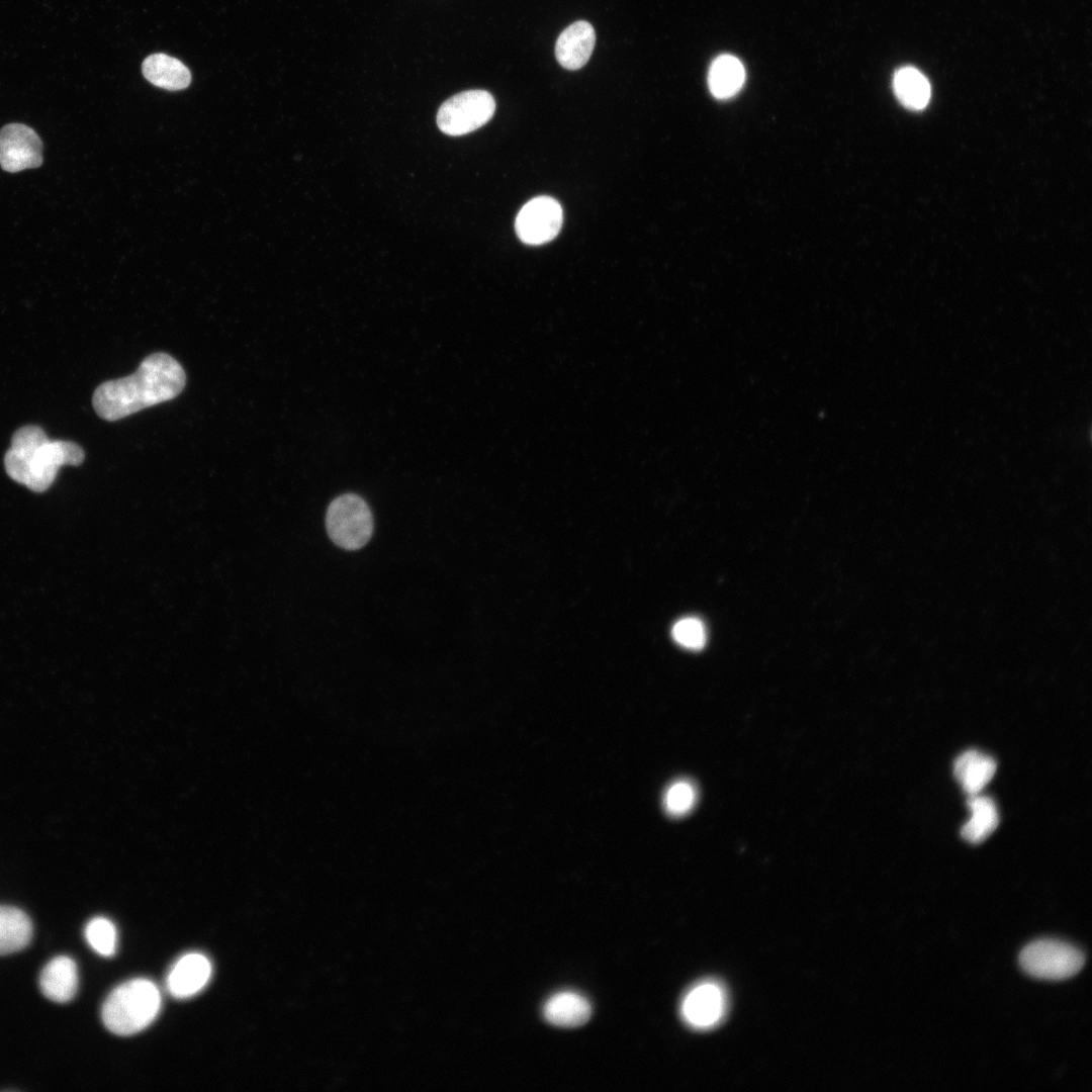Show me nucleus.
Wrapping results in <instances>:
<instances>
[{"mask_svg":"<svg viewBox=\"0 0 1092 1092\" xmlns=\"http://www.w3.org/2000/svg\"><path fill=\"white\" fill-rule=\"evenodd\" d=\"M996 771L995 760L978 750L960 754L953 764V774L965 793L978 795L992 780Z\"/></svg>","mask_w":1092,"mask_h":1092,"instance_id":"nucleus-14","label":"nucleus"},{"mask_svg":"<svg viewBox=\"0 0 1092 1092\" xmlns=\"http://www.w3.org/2000/svg\"><path fill=\"white\" fill-rule=\"evenodd\" d=\"M893 89L898 100L907 108L921 110L929 102L931 89L926 77L913 67L896 71Z\"/></svg>","mask_w":1092,"mask_h":1092,"instance_id":"nucleus-19","label":"nucleus"},{"mask_svg":"<svg viewBox=\"0 0 1092 1092\" xmlns=\"http://www.w3.org/2000/svg\"><path fill=\"white\" fill-rule=\"evenodd\" d=\"M39 987L42 994L54 1002L70 1001L78 989V971L75 962L67 956L54 958L41 971Z\"/></svg>","mask_w":1092,"mask_h":1092,"instance_id":"nucleus-12","label":"nucleus"},{"mask_svg":"<svg viewBox=\"0 0 1092 1092\" xmlns=\"http://www.w3.org/2000/svg\"><path fill=\"white\" fill-rule=\"evenodd\" d=\"M495 102L485 90H467L446 100L437 113V124L448 135L469 133L484 125L493 115Z\"/></svg>","mask_w":1092,"mask_h":1092,"instance_id":"nucleus-6","label":"nucleus"},{"mask_svg":"<svg viewBox=\"0 0 1092 1092\" xmlns=\"http://www.w3.org/2000/svg\"><path fill=\"white\" fill-rule=\"evenodd\" d=\"M83 449L72 441L49 439L38 426L28 425L12 436L4 457L7 474L35 492L47 490L63 465H80Z\"/></svg>","mask_w":1092,"mask_h":1092,"instance_id":"nucleus-2","label":"nucleus"},{"mask_svg":"<svg viewBox=\"0 0 1092 1092\" xmlns=\"http://www.w3.org/2000/svg\"><path fill=\"white\" fill-rule=\"evenodd\" d=\"M745 80L742 63L734 56L721 55L710 66L708 86L719 99L730 98L738 93Z\"/></svg>","mask_w":1092,"mask_h":1092,"instance_id":"nucleus-16","label":"nucleus"},{"mask_svg":"<svg viewBox=\"0 0 1092 1092\" xmlns=\"http://www.w3.org/2000/svg\"><path fill=\"white\" fill-rule=\"evenodd\" d=\"M186 383L181 364L167 353L146 357L132 374L101 383L92 404L106 421H117L178 396Z\"/></svg>","mask_w":1092,"mask_h":1092,"instance_id":"nucleus-1","label":"nucleus"},{"mask_svg":"<svg viewBox=\"0 0 1092 1092\" xmlns=\"http://www.w3.org/2000/svg\"><path fill=\"white\" fill-rule=\"evenodd\" d=\"M671 634L679 645L692 650L703 648L707 640L703 622L694 617L677 621L672 627Z\"/></svg>","mask_w":1092,"mask_h":1092,"instance_id":"nucleus-22","label":"nucleus"},{"mask_svg":"<svg viewBox=\"0 0 1092 1092\" xmlns=\"http://www.w3.org/2000/svg\"><path fill=\"white\" fill-rule=\"evenodd\" d=\"M971 817L962 827V836L971 843H981L997 828L999 815L994 801L974 795L968 801Z\"/></svg>","mask_w":1092,"mask_h":1092,"instance_id":"nucleus-17","label":"nucleus"},{"mask_svg":"<svg viewBox=\"0 0 1092 1092\" xmlns=\"http://www.w3.org/2000/svg\"><path fill=\"white\" fill-rule=\"evenodd\" d=\"M726 1011V995L723 988L712 981L693 987L684 997L680 1013L692 1027L705 1029L715 1026Z\"/></svg>","mask_w":1092,"mask_h":1092,"instance_id":"nucleus-9","label":"nucleus"},{"mask_svg":"<svg viewBox=\"0 0 1092 1092\" xmlns=\"http://www.w3.org/2000/svg\"><path fill=\"white\" fill-rule=\"evenodd\" d=\"M592 1014L589 1001L573 991H562L551 996L543 1007L545 1019L560 1027H577L588 1021Z\"/></svg>","mask_w":1092,"mask_h":1092,"instance_id":"nucleus-13","label":"nucleus"},{"mask_svg":"<svg viewBox=\"0 0 1092 1092\" xmlns=\"http://www.w3.org/2000/svg\"><path fill=\"white\" fill-rule=\"evenodd\" d=\"M596 43L593 25L584 20L573 22L558 36L555 56L567 70H578L589 60Z\"/></svg>","mask_w":1092,"mask_h":1092,"instance_id":"nucleus-11","label":"nucleus"},{"mask_svg":"<svg viewBox=\"0 0 1092 1092\" xmlns=\"http://www.w3.org/2000/svg\"><path fill=\"white\" fill-rule=\"evenodd\" d=\"M696 801L697 790L694 784L687 780H678L665 791L663 806L668 815L681 817L694 808Z\"/></svg>","mask_w":1092,"mask_h":1092,"instance_id":"nucleus-21","label":"nucleus"},{"mask_svg":"<svg viewBox=\"0 0 1092 1092\" xmlns=\"http://www.w3.org/2000/svg\"><path fill=\"white\" fill-rule=\"evenodd\" d=\"M211 976V964L202 953L190 952L181 957L167 977V989L178 999H185L200 992Z\"/></svg>","mask_w":1092,"mask_h":1092,"instance_id":"nucleus-10","label":"nucleus"},{"mask_svg":"<svg viewBox=\"0 0 1092 1092\" xmlns=\"http://www.w3.org/2000/svg\"><path fill=\"white\" fill-rule=\"evenodd\" d=\"M160 1008L161 994L155 983L133 979L112 990L102 1006L101 1017L112 1033L130 1035L149 1026Z\"/></svg>","mask_w":1092,"mask_h":1092,"instance_id":"nucleus-3","label":"nucleus"},{"mask_svg":"<svg viewBox=\"0 0 1092 1092\" xmlns=\"http://www.w3.org/2000/svg\"><path fill=\"white\" fill-rule=\"evenodd\" d=\"M326 528L330 539L346 550H358L372 537L373 517L368 504L356 493L334 498L327 510Z\"/></svg>","mask_w":1092,"mask_h":1092,"instance_id":"nucleus-4","label":"nucleus"},{"mask_svg":"<svg viewBox=\"0 0 1092 1092\" xmlns=\"http://www.w3.org/2000/svg\"><path fill=\"white\" fill-rule=\"evenodd\" d=\"M562 221L559 202L549 196H538L521 208L515 229L523 243L537 246L552 241L560 232Z\"/></svg>","mask_w":1092,"mask_h":1092,"instance_id":"nucleus-7","label":"nucleus"},{"mask_svg":"<svg viewBox=\"0 0 1092 1092\" xmlns=\"http://www.w3.org/2000/svg\"><path fill=\"white\" fill-rule=\"evenodd\" d=\"M42 143L34 129L12 122L0 129V166L9 173L42 164Z\"/></svg>","mask_w":1092,"mask_h":1092,"instance_id":"nucleus-8","label":"nucleus"},{"mask_svg":"<svg viewBox=\"0 0 1092 1092\" xmlns=\"http://www.w3.org/2000/svg\"><path fill=\"white\" fill-rule=\"evenodd\" d=\"M85 938L100 956L114 954L117 934L114 924L109 919L101 916L91 919L85 927Z\"/></svg>","mask_w":1092,"mask_h":1092,"instance_id":"nucleus-20","label":"nucleus"},{"mask_svg":"<svg viewBox=\"0 0 1092 1092\" xmlns=\"http://www.w3.org/2000/svg\"><path fill=\"white\" fill-rule=\"evenodd\" d=\"M1083 952L1073 944L1059 939H1037L1020 952L1019 963L1029 976L1042 980H1064L1075 976L1083 967Z\"/></svg>","mask_w":1092,"mask_h":1092,"instance_id":"nucleus-5","label":"nucleus"},{"mask_svg":"<svg viewBox=\"0 0 1092 1092\" xmlns=\"http://www.w3.org/2000/svg\"><path fill=\"white\" fill-rule=\"evenodd\" d=\"M31 935V921L22 910L0 905V956L21 950Z\"/></svg>","mask_w":1092,"mask_h":1092,"instance_id":"nucleus-18","label":"nucleus"},{"mask_svg":"<svg viewBox=\"0 0 1092 1092\" xmlns=\"http://www.w3.org/2000/svg\"><path fill=\"white\" fill-rule=\"evenodd\" d=\"M142 71L150 83L166 90H182L191 82L189 69L178 59L162 53L147 57Z\"/></svg>","mask_w":1092,"mask_h":1092,"instance_id":"nucleus-15","label":"nucleus"}]
</instances>
